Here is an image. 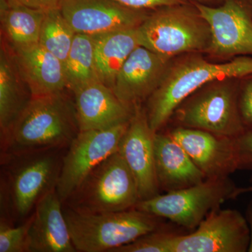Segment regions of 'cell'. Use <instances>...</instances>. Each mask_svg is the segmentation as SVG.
Returning <instances> with one entry per match:
<instances>
[{
  "label": "cell",
  "instance_id": "obj_1",
  "mask_svg": "<svg viewBox=\"0 0 252 252\" xmlns=\"http://www.w3.org/2000/svg\"><path fill=\"white\" fill-rule=\"evenodd\" d=\"M79 131L74 102L64 91L32 97L1 137V150L6 159L55 150L69 146Z\"/></svg>",
  "mask_w": 252,
  "mask_h": 252
},
{
  "label": "cell",
  "instance_id": "obj_2",
  "mask_svg": "<svg viewBox=\"0 0 252 252\" xmlns=\"http://www.w3.org/2000/svg\"><path fill=\"white\" fill-rule=\"evenodd\" d=\"M250 74L252 56H238L224 63L209 62L200 54L172 59L160 84L147 100L145 109L151 128L155 132L161 130L177 107L209 83L243 79Z\"/></svg>",
  "mask_w": 252,
  "mask_h": 252
},
{
  "label": "cell",
  "instance_id": "obj_3",
  "mask_svg": "<svg viewBox=\"0 0 252 252\" xmlns=\"http://www.w3.org/2000/svg\"><path fill=\"white\" fill-rule=\"evenodd\" d=\"M137 31L140 46L167 59L207 54L211 44L210 26L194 3L153 10Z\"/></svg>",
  "mask_w": 252,
  "mask_h": 252
},
{
  "label": "cell",
  "instance_id": "obj_4",
  "mask_svg": "<svg viewBox=\"0 0 252 252\" xmlns=\"http://www.w3.org/2000/svg\"><path fill=\"white\" fill-rule=\"evenodd\" d=\"M73 245L80 252H112L152 232L162 229V218L136 208L104 213L63 210Z\"/></svg>",
  "mask_w": 252,
  "mask_h": 252
},
{
  "label": "cell",
  "instance_id": "obj_5",
  "mask_svg": "<svg viewBox=\"0 0 252 252\" xmlns=\"http://www.w3.org/2000/svg\"><path fill=\"white\" fill-rule=\"evenodd\" d=\"M140 200L135 177L117 152L89 172L64 204L79 213L97 214L130 210Z\"/></svg>",
  "mask_w": 252,
  "mask_h": 252
},
{
  "label": "cell",
  "instance_id": "obj_6",
  "mask_svg": "<svg viewBox=\"0 0 252 252\" xmlns=\"http://www.w3.org/2000/svg\"><path fill=\"white\" fill-rule=\"evenodd\" d=\"M228 79L209 83L185 99L172 116L177 127L230 138L241 135L245 128L239 110V84Z\"/></svg>",
  "mask_w": 252,
  "mask_h": 252
},
{
  "label": "cell",
  "instance_id": "obj_7",
  "mask_svg": "<svg viewBox=\"0 0 252 252\" xmlns=\"http://www.w3.org/2000/svg\"><path fill=\"white\" fill-rule=\"evenodd\" d=\"M237 188L229 177L206 179L198 185L140 200L135 208L195 230L210 212L235 199Z\"/></svg>",
  "mask_w": 252,
  "mask_h": 252
},
{
  "label": "cell",
  "instance_id": "obj_8",
  "mask_svg": "<svg viewBox=\"0 0 252 252\" xmlns=\"http://www.w3.org/2000/svg\"><path fill=\"white\" fill-rule=\"evenodd\" d=\"M9 159L15 161L8 173L9 207L13 216L26 218L46 194L56 190L63 159L54 150Z\"/></svg>",
  "mask_w": 252,
  "mask_h": 252
},
{
  "label": "cell",
  "instance_id": "obj_9",
  "mask_svg": "<svg viewBox=\"0 0 252 252\" xmlns=\"http://www.w3.org/2000/svg\"><path fill=\"white\" fill-rule=\"evenodd\" d=\"M130 121L109 128L79 131L63 158L56 189L63 203H65L89 172L118 152Z\"/></svg>",
  "mask_w": 252,
  "mask_h": 252
},
{
  "label": "cell",
  "instance_id": "obj_10",
  "mask_svg": "<svg viewBox=\"0 0 252 252\" xmlns=\"http://www.w3.org/2000/svg\"><path fill=\"white\" fill-rule=\"evenodd\" d=\"M250 241L246 218L236 210L217 209L192 233L172 232L169 252H246Z\"/></svg>",
  "mask_w": 252,
  "mask_h": 252
},
{
  "label": "cell",
  "instance_id": "obj_11",
  "mask_svg": "<svg viewBox=\"0 0 252 252\" xmlns=\"http://www.w3.org/2000/svg\"><path fill=\"white\" fill-rule=\"evenodd\" d=\"M194 4L211 31L207 54L222 59L252 56V2L225 0L218 7Z\"/></svg>",
  "mask_w": 252,
  "mask_h": 252
},
{
  "label": "cell",
  "instance_id": "obj_12",
  "mask_svg": "<svg viewBox=\"0 0 252 252\" xmlns=\"http://www.w3.org/2000/svg\"><path fill=\"white\" fill-rule=\"evenodd\" d=\"M59 9L76 33L91 36L137 28L150 13L115 0H61Z\"/></svg>",
  "mask_w": 252,
  "mask_h": 252
},
{
  "label": "cell",
  "instance_id": "obj_13",
  "mask_svg": "<svg viewBox=\"0 0 252 252\" xmlns=\"http://www.w3.org/2000/svg\"><path fill=\"white\" fill-rule=\"evenodd\" d=\"M155 134L149 126L145 107L142 104L135 107L118 152L135 177L140 200L152 198L160 191L154 164Z\"/></svg>",
  "mask_w": 252,
  "mask_h": 252
},
{
  "label": "cell",
  "instance_id": "obj_14",
  "mask_svg": "<svg viewBox=\"0 0 252 252\" xmlns=\"http://www.w3.org/2000/svg\"><path fill=\"white\" fill-rule=\"evenodd\" d=\"M168 132L206 179L229 177L239 170L235 138L184 127H176Z\"/></svg>",
  "mask_w": 252,
  "mask_h": 252
},
{
  "label": "cell",
  "instance_id": "obj_15",
  "mask_svg": "<svg viewBox=\"0 0 252 252\" xmlns=\"http://www.w3.org/2000/svg\"><path fill=\"white\" fill-rule=\"evenodd\" d=\"M172 61L139 46L118 73L113 91L131 108L141 105L157 89Z\"/></svg>",
  "mask_w": 252,
  "mask_h": 252
},
{
  "label": "cell",
  "instance_id": "obj_16",
  "mask_svg": "<svg viewBox=\"0 0 252 252\" xmlns=\"http://www.w3.org/2000/svg\"><path fill=\"white\" fill-rule=\"evenodd\" d=\"M80 131L109 128L129 122L135 108L122 102L111 88L101 81L72 92Z\"/></svg>",
  "mask_w": 252,
  "mask_h": 252
},
{
  "label": "cell",
  "instance_id": "obj_17",
  "mask_svg": "<svg viewBox=\"0 0 252 252\" xmlns=\"http://www.w3.org/2000/svg\"><path fill=\"white\" fill-rule=\"evenodd\" d=\"M56 190L46 194L31 215L27 252H75Z\"/></svg>",
  "mask_w": 252,
  "mask_h": 252
},
{
  "label": "cell",
  "instance_id": "obj_18",
  "mask_svg": "<svg viewBox=\"0 0 252 252\" xmlns=\"http://www.w3.org/2000/svg\"><path fill=\"white\" fill-rule=\"evenodd\" d=\"M154 147L156 175L160 190L174 191L206 180L185 149L168 132H156Z\"/></svg>",
  "mask_w": 252,
  "mask_h": 252
},
{
  "label": "cell",
  "instance_id": "obj_19",
  "mask_svg": "<svg viewBox=\"0 0 252 252\" xmlns=\"http://www.w3.org/2000/svg\"><path fill=\"white\" fill-rule=\"evenodd\" d=\"M11 51L32 97L60 94L67 89L64 64L40 44Z\"/></svg>",
  "mask_w": 252,
  "mask_h": 252
},
{
  "label": "cell",
  "instance_id": "obj_20",
  "mask_svg": "<svg viewBox=\"0 0 252 252\" xmlns=\"http://www.w3.org/2000/svg\"><path fill=\"white\" fill-rule=\"evenodd\" d=\"M32 97L14 54L1 40L0 50V130L6 135Z\"/></svg>",
  "mask_w": 252,
  "mask_h": 252
},
{
  "label": "cell",
  "instance_id": "obj_21",
  "mask_svg": "<svg viewBox=\"0 0 252 252\" xmlns=\"http://www.w3.org/2000/svg\"><path fill=\"white\" fill-rule=\"evenodd\" d=\"M45 12L13 0H0L1 40L13 51L39 44Z\"/></svg>",
  "mask_w": 252,
  "mask_h": 252
},
{
  "label": "cell",
  "instance_id": "obj_22",
  "mask_svg": "<svg viewBox=\"0 0 252 252\" xmlns=\"http://www.w3.org/2000/svg\"><path fill=\"white\" fill-rule=\"evenodd\" d=\"M137 28L106 33L94 38V60L99 81L112 89L118 73L140 45Z\"/></svg>",
  "mask_w": 252,
  "mask_h": 252
},
{
  "label": "cell",
  "instance_id": "obj_23",
  "mask_svg": "<svg viewBox=\"0 0 252 252\" xmlns=\"http://www.w3.org/2000/svg\"><path fill=\"white\" fill-rule=\"evenodd\" d=\"M64 66L67 89L72 93L99 81L94 60V36L76 33Z\"/></svg>",
  "mask_w": 252,
  "mask_h": 252
},
{
  "label": "cell",
  "instance_id": "obj_24",
  "mask_svg": "<svg viewBox=\"0 0 252 252\" xmlns=\"http://www.w3.org/2000/svg\"><path fill=\"white\" fill-rule=\"evenodd\" d=\"M76 32L61 10L46 11L41 25L39 44L64 64L72 48Z\"/></svg>",
  "mask_w": 252,
  "mask_h": 252
},
{
  "label": "cell",
  "instance_id": "obj_25",
  "mask_svg": "<svg viewBox=\"0 0 252 252\" xmlns=\"http://www.w3.org/2000/svg\"><path fill=\"white\" fill-rule=\"evenodd\" d=\"M31 216L18 226H11L4 220L0 223V252H27L28 228Z\"/></svg>",
  "mask_w": 252,
  "mask_h": 252
},
{
  "label": "cell",
  "instance_id": "obj_26",
  "mask_svg": "<svg viewBox=\"0 0 252 252\" xmlns=\"http://www.w3.org/2000/svg\"><path fill=\"white\" fill-rule=\"evenodd\" d=\"M238 106L245 130L252 129V74L239 84Z\"/></svg>",
  "mask_w": 252,
  "mask_h": 252
},
{
  "label": "cell",
  "instance_id": "obj_27",
  "mask_svg": "<svg viewBox=\"0 0 252 252\" xmlns=\"http://www.w3.org/2000/svg\"><path fill=\"white\" fill-rule=\"evenodd\" d=\"M239 170H252V129L235 138Z\"/></svg>",
  "mask_w": 252,
  "mask_h": 252
},
{
  "label": "cell",
  "instance_id": "obj_28",
  "mask_svg": "<svg viewBox=\"0 0 252 252\" xmlns=\"http://www.w3.org/2000/svg\"><path fill=\"white\" fill-rule=\"evenodd\" d=\"M117 2L130 9L142 11H153L171 5L185 4L188 0H115Z\"/></svg>",
  "mask_w": 252,
  "mask_h": 252
},
{
  "label": "cell",
  "instance_id": "obj_29",
  "mask_svg": "<svg viewBox=\"0 0 252 252\" xmlns=\"http://www.w3.org/2000/svg\"><path fill=\"white\" fill-rule=\"evenodd\" d=\"M13 1L32 9L42 10V11L59 9L61 2V0H13Z\"/></svg>",
  "mask_w": 252,
  "mask_h": 252
},
{
  "label": "cell",
  "instance_id": "obj_30",
  "mask_svg": "<svg viewBox=\"0 0 252 252\" xmlns=\"http://www.w3.org/2000/svg\"><path fill=\"white\" fill-rule=\"evenodd\" d=\"M245 218H246L247 221H248L250 232V241L248 252H252V201L250 202L248 205V208H247Z\"/></svg>",
  "mask_w": 252,
  "mask_h": 252
},
{
  "label": "cell",
  "instance_id": "obj_31",
  "mask_svg": "<svg viewBox=\"0 0 252 252\" xmlns=\"http://www.w3.org/2000/svg\"><path fill=\"white\" fill-rule=\"evenodd\" d=\"M251 182H252V175L251 177ZM252 193V186L248 187H238L235 191V198H238L240 195L243 194Z\"/></svg>",
  "mask_w": 252,
  "mask_h": 252
}]
</instances>
